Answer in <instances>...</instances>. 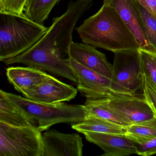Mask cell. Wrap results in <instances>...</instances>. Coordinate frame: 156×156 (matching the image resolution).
<instances>
[{
	"mask_svg": "<svg viewBox=\"0 0 156 156\" xmlns=\"http://www.w3.org/2000/svg\"><path fill=\"white\" fill-rule=\"evenodd\" d=\"M93 3V0L70 2L66 11L53 19L51 25L36 44L20 55L5 60L4 63L22 64L77 83L71 65L70 46L77 22Z\"/></svg>",
	"mask_w": 156,
	"mask_h": 156,
	"instance_id": "cell-1",
	"label": "cell"
},
{
	"mask_svg": "<svg viewBox=\"0 0 156 156\" xmlns=\"http://www.w3.org/2000/svg\"><path fill=\"white\" fill-rule=\"evenodd\" d=\"M76 30L84 43L114 53L140 48L134 35L116 11L104 4Z\"/></svg>",
	"mask_w": 156,
	"mask_h": 156,
	"instance_id": "cell-2",
	"label": "cell"
},
{
	"mask_svg": "<svg viewBox=\"0 0 156 156\" xmlns=\"http://www.w3.org/2000/svg\"><path fill=\"white\" fill-rule=\"evenodd\" d=\"M24 16L0 13V61L12 59L29 50L48 30Z\"/></svg>",
	"mask_w": 156,
	"mask_h": 156,
	"instance_id": "cell-3",
	"label": "cell"
},
{
	"mask_svg": "<svg viewBox=\"0 0 156 156\" xmlns=\"http://www.w3.org/2000/svg\"><path fill=\"white\" fill-rule=\"evenodd\" d=\"M4 94L39 131L47 130L55 124H76L84 119L87 115L84 105L66 103L43 104L4 91Z\"/></svg>",
	"mask_w": 156,
	"mask_h": 156,
	"instance_id": "cell-4",
	"label": "cell"
},
{
	"mask_svg": "<svg viewBox=\"0 0 156 156\" xmlns=\"http://www.w3.org/2000/svg\"><path fill=\"white\" fill-rule=\"evenodd\" d=\"M42 135L33 126L0 122V156H43Z\"/></svg>",
	"mask_w": 156,
	"mask_h": 156,
	"instance_id": "cell-5",
	"label": "cell"
},
{
	"mask_svg": "<svg viewBox=\"0 0 156 156\" xmlns=\"http://www.w3.org/2000/svg\"><path fill=\"white\" fill-rule=\"evenodd\" d=\"M138 49L114 53L111 87L121 95H135L142 89L143 74Z\"/></svg>",
	"mask_w": 156,
	"mask_h": 156,
	"instance_id": "cell-6",
	"label": "cell"
},
{
	"mask_svg": "<svg viewBox=\"0 0 156 156\" xmlns=\"http://www.w3.org/2000/svg\"><path fill=\"white\" fill-rule=\"evenodd\" d=\"M107 105L131 125L156 128V115L145 98L136 95L103 98Z\"/></svg>",
	"mask_w": 156,
	"mask_h": 156,
	"instance_id": "cell-7",
	"label": "cell"
},
{
	"mask_svg": "<svg viewBox=\"0 0 156 156\" xmlns=\"http://www.w3.org/2000/svg\"><path fill=\"white\" fill-rule=\"evenodd\" d=\"M71 65L77 79V89L87 99L121 96L111 87V80L81 65L71 58Z\"/></svg>",
	"mask_w": 156,
	"mask_h": 156,
	"instance_id": "cell-8",
	"label": "cell"
},
{
	"mask_svg": "<svg viewBox=\"0 0 156 156\" xmlns=\"http://www.w3.org/2000/svg\"><path fill=\"white\" fill-rule=\"evenodd\" d=\"M78 89L49 75L46 80L36 85L23 94L26 98L38 103L54 104L69 101L77 94Z\"/></svg>",
	"mask_w": 156,
	"mask_h": 156,
	"instance_id": "cell-9",
	"label": "cell"
},
{
	"mask_svg": "<svg viewBox=\"0 0 156 156\" xmlns=\"http://www.w3.org/2000/svg\"><path fill=\"white\" fill-rule=\"evenodd\" d=\"M43 156H82L83 139L78 134H66L55 129L42 135Z\"/></svg>",
	"mask_w": 156,
	"mask_h": 156,
	"instance_id": "cell-10",
	"label": "cell"
},
{
	"mask_svg": "<svg viewBox=\"0 0 156 156\" xmlns=\"http://www.w3.org/2000/svg\"><path fill=\"white\" fill-rule=\"evenodd\" d=\"M103 4L114 8L135 37L140 48L156 54L142 27L133 0H103Z\"/></svg>",
	"mask_w": 156,
	"mask_h": 156,
	"instance_id": "cell-11",
	"label": "cell"
},
{
	"mask_svg": "<svg viewBox=\"0 0 156 156\" xmlns=\"http://www.w3.org/2000/svg\"><path fill=\"white\" fill-rule=\"evenodd\" d=\"M71 58L83 66L111 79L112 65L105 55L94 46L85 43L72 42L70 46Z\"/></svg>",
	"mask_w": 156,
	"mask_h": 156,
	"instance_id": "cell-12",
	"label": "cell"
},
{
	"mask_svg": "<svg viewBox=\"0 0 156 156\" xmlns=\"http://www.w3.org/2000/svg\"><path fill=\"white\" fill-rule=\"evenodd\" d=\"M87 140L97 145L104 151L102 156H125L136 154V146L125 136L114 134L85 132Z\"/></svg>",
	"mask_w": 156,
	"mask_h": 156,
	"instance_id": "cell-13",
	"label": "cell"
},
{
	"mask_svg": "<svg viewBox=\"0 0 156 156\" xmlns=\"http://www.w3.org/2000/svg\"><path fill=\"white\" fill-rule=\"evenodd\" d=\"M6 75L14 88L23 95L36 85L46 80L49 74L30 66H12L6 69Z\"/></svg>",
	"mask_w": 156,
	"mask_h": 156,
	"instance_id": "cell-14",
	"label": "cell"
},
{
	"mask_svg": "<svg viewBox=\"0 0 156 156\" xmlns=\"http://www.w3.org/2000/svg\"><path fill=\"white\" fill-rule=\"evenodd\" d=\"M72 127L83 134L94 132L125 136L126 132V128L124 127L88 114L83 120L73 124Z\"/></svg>",
	"mask_w": 156,
	"mask_h": 156,
	"instance_id": "cell-15",
	"label": "cell"
},
{
	"mask_svg": "<svg viewBox=\"0 0 156 156\" xmlns=\"http://www.w3.org/2000/svg\"><path fill=\"white\" fill-rule=\"evenodd\" d=\"M0 122L14 126H33L29 119L0 90Z\"/></svg>",
	"mask_w": 156,
	"mask_h": 156,
	"instance_id": "cell-16",
	"label": "cell"
},
{
	"mask_svg": "<svg viewBox=\"0 0 156 156\" xmlns=\"http://www.w3.org/2000/svg\"><path fill=\"white\" fill-rule=\"evenodd\" d=\"M84 106L88 115L107 120L125 128L131 125L127 120L110 109L107 105L103 98L87 99Z\"/></svg>",
	"mask_w": 156,
	"mask_h": 156,
	"instance_id": "cell-17",
	"label": "cell"
},
{
	"mask_svg": "<svg viewBox=\"0 0 156 156\" xmlns=\"http://www.w3.org/2000/svg\"><path fill=\"white\" fill-rule=\"evenodd\" d=\"M61 0H28L24 13L33 21L44 25L55 6Z\"/></svg>",
	"mask_w": 156,
	"mask_h": 156,
	"instance_id": "cell-18",
	"label": "cell"
},
{
	"mask_svg": "<svg viewBox=\"0 0 156 156\" xmlns=\"http://www.w3.org/2000/svg\"><path fill=\"white\" fill-rule=\"evenodd\" d=\"M133 1L147 38L156 50V19L136 0Z\"/></svg>",
	"mask_w": 156,
	"mask_h": 156,
	"instance_id": "cell-19",
	"label": "cell"
},
{
	"mask_svg": "<svg viewBox=\"0 0 156 156\" xmlns=\"http://www.w3.org/2000/svg\"><path fill=\"white\" fill-rule=\"evenodd\" d=\"M125 136L137 145H141L156 137V128L131 125L126 128Z\"/></svg>",
	"mask_w": 156,
	"mask_h": 156,
	"instance_id": "cell-20",
	"label": "cell"
},
{
	"mask_svg": "<svg viewBox=\"0 0 156 156\" xmlns=\"http://www.w3.org/2000/svg\"><path fill=\"white\" fill-rule=\"evenodd\" d=\"M142 74L145 76L156 89V54L138 49Z\"/></svg>",
	"mask_w": 156,
	"mask_h": 156,
	"instance_id": "cell-21",
	"label": "cell"
},
{
	"mask_svg": "<svg viewBox=\"0 0 156 156\" xmlns=\"http://www.w3.org/2000/svg\"><path fill=\"white\" fill-rule=\"evenodd\" d=\"M28 0H0V13L24 16V9Z\"/></svg>",
	"mask_w": 156,
	"mask_h": 156,
	"instance_id": "cell-22",
	"label": "cell"
},
{
	"mask_svg": "<svg viewBox=\"0 0 156 156\" xmlns=\"http://www.w3.org/2000/svg\"><path fill=\"white\" fill-rule=\"evenodd\" d=\"M143 98L156 115V89L148 79L143 75Z\"/></svg>",
	"mask_w": 156,
	"mask_h": 156,
	"instance_id": "cell-23",
	"label": "cell"
},
{
	"mask_svg": "<svg viewBox=\"0 0 156 156\" xmlns=\"http://www.w3.org/2000/svg\"><path fill=\"white\" fill-rule=\"evenodd\" d=\"M136 154L140 156H150L156 154V137L136 146Z\"/></svg>",
	"mask_w": 156,
	"mask_h": 156,
	"instance_id": "cell-24",
	"label": "cell"
},
{
	"mask_svg": "<svg viewBox=\"0 0 156 156\" xmlns=\"http://www.w3.org/2000/svg\"><path fill=\"white\" fill-rule=\"evenodd\" d=\"M156 19V0H136Z\"/></svg>",
	"mask_w": 156,
	"mask_h": 156,
	"instance_id": "cell-25",
	"label": "cell"
}]
</instances>
